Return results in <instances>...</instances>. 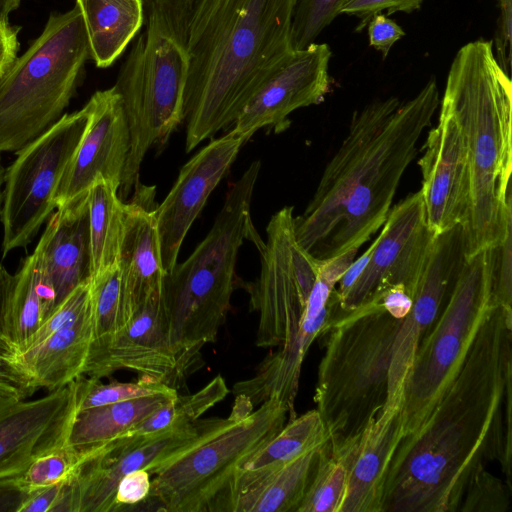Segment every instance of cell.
Wrapping results in <instances>:
<instances>
[{"mask_svg": "<svg viewBox=\"0 0 512 512\" xmlns=\"http://www.w3.org/2000/svg\"><path fill=\"white\" fill-rule=\"evenodd\" d=\"M260 168L259 160L252 162L231 183L206 237L164 277L162 298L181 378L200 349L216 340L226 319L235 286L237 257L244 240H251L258 250L264 243L250 212Z\"/></svg>", "mask_w": 512, "mask_h": 512, "instance_id": "cell-5", "label": "cell"}, {"mask_svg": "<svg viewBox=\"0 0 512 512\" xmlns=\"http://www.w3.org/2000/svg\"><path fill=\"white\" fill-rule=\"evenodd\" d=\"M14 277L10 316L12 336L19 353L46 318L39 290V264L35 249L22 261Z\"/></svg>", "mask_w": 512, "mask_h": 512, "instance_id": "cell-35", "label": "cell"}, {"mask_svg": "<svg viewBox=\"0 0 512 512\" xmlns=\"http://www.w3.org/2000/svg\"><path fill=\"white\" fill-rule=\"evenodd\" d=\"M84 459L68 443L38 457L19 477L22 489L30 494L67 479Z\"/></svg>", "mask_w": 512, "mask_h": 512, "instance_id": "cell-38", "label": "cell"}, {"mask_svg": "<svg viewBox=\"0 0 512 512\" xmlns=\"http://www.w3.org/2000/svg\"><path fill=\"white\" fill-rule=\"evenodd\" d=\"M67 491V479L29 494L19 512H59Z\"/></svg>", "mask_w": 512, "mask_h": 512, "instance_id": "cell-47", "label": "cell"}, {"mask_svg": "<svg viewBox=\"0 0 512 512\" xmlns=\"http://www.w3.org/2000/svg\"><path fill=\"white\" fill-rule=\"evenodd\" d=\"M93 341L85 375L97 378L116 336L126 327L118 264L91 277Z\"/></svg>", "mask_w": 512, "mask_h": 512, "instance_id": "cell-32", "label": "cell"}, {"mask_svg": "<svg viewBox=\"0 0 512 512\" xmlns=\"http://www.w3.org/2000/svg\"><path fill=\"white\" fill-rule=\"evenodd\" d=\"M233 420L150 473V495L166 512L224 511L238 468L290 420V410L271 396L245 417Z\"/></svg>", "mask_w": 512, "mask_h": 512, "instance_id": "cell-10", "label": "cell"}, {"mask_svg": "<svg viewBox=\"0 0 512 512\" xmlns=\"http://www.w3.org/2000/svg\"><path fill=\"white\" fill-rule=\"evenodd\" d=\"M93 341L90 306L71 325L17 354V362L37 389L48 392L85 375Z\"/></svg>", "mask_w": 512, "mask_h": 512, "instance_id": "cell-26", "label": "cell"}, {"mask_svg": "<svg viewBox=\"0 0 512 512\" xmlns=\"http://www.w3.org/2000/svg\"><path fill=\"white\" fill-rule=\"evenodd\" d=\"M35 250L47 318L77 286L91 279L87 194L50 215Z\"/></svg>", "mask_w": 512, "mask_h": 512, "instance_id": "cell-21", "label": "cell"}, {"mask_svg": "<svg viewBox=\"0 0 512 512\" xmlns=\"http://www.w3.org/2000/svg\"><path fill=\"white\" fill-rule=\"evenodd\" d=\"M499 16L495 30V58L503 71L511 75L512 63V0H497Z\"/></svg>", "mask_w": 512, "mask_h": 512, "instance_id": "cell-45", "label": "cell"}, {"mask_svg": "<svg viewBox=\"0 0 512 512\" xmlns=\"http://www.w3.org/2000/svg\"><path fill=\"white\" fill-rule=\"evenodd\" d=\"M89 58L78 8L51 13L0 77V153L18 151L64 115Z\"/></svg>", "mask_w": 512, "mask_h": 512, "instance_id": "cell-8", "label": "cell"}, {"mask_svg": "<svg viewBox=\"0 0 512 512\" xmlns=\"http://www.w3.org/2000/svg\"><path fill=\"white\" fill-rule=\"evenodd\" d=\"M298 0H196L183 96L186 152L238 115L293 51Z\"/></svg>", "mask_w": 512, "mask_h": 512, "instance_id": "cell-3", "label": "cell"}, {"mask_svg": "<svg viewBox=\"0 0 512 512\" xmlns=\"http://www.w3.org/2000/svg\"><path fill=\"white\" fill-rule=\"evenodd\" d=\"M82 376L35 400L0 396V480L21 476L35 459L67 443Z\"/></svg>", "mask_w": 512, "mask_h": 512, "instance_id": "cell-15", "label": "cell"}, {"mask_svg": "<svg viewBox=\"0 0 512 512\" xmlns=\"http://www.w3.org/2000/svg\"><path fill=\"white\" fill-rule=\"evenodd\" d=\"M402 320L383 308L378 295L344 314L323 334L325 352L314 402L331 444L360 436L384 408Z\"/></svg>", "mask_w": 512, "mask_h": 512, "instance_id": "cell-7", "label": "cell"}, {"mask_svg": "<svg viewBox=\"0 0 512 512\" xmlns=\"http://www.w3.org/2000/svg\"><path fill=\"white\" fill-rule=\"evenodd\" d=\"M175 388L162 382L141 377L137 382H110L82 376L79 410L169 392Z\"/></svg>", "mask_w": 512, "mask_h": 512, "instance_id": "cell-37", "label": "cell"}, {"mask_svg": "<svg viewBox=\"0 0 512 512\" xmlns=\"http://www.w3.org/2000/svg\"><path fill=\"white\" fill-rule=\"evenodd\" d=\"M119 187L97 180L87 193L91 250V277L118 264L125 230L126 203Z\"/></svg>", "mask_w": 512, "mask_h": 512, "instance_id": "cell-31", "label": "cell"}, {"mask_svg": "<svg viewBox=\"0 0 512 512\" xmlns=\"http://www.w3.org/2000/svg\"><path fill=\"white\" fill-rule=\"evenodd\" d=\"M491 303L512 311V227L495 247Z\"/></svg>", "mask_w": 512, "mask_h": 512, "instance_id": "cell-42", "label": "cell"}, {"mask_svg": "<svg viewBox=\"0 0 512 512\" xmlns=\"http://www.w3.org/2000/svg\"><path fill=\"white\" fill-rule=\"evenodd\" d=\"M228 393L224 378L218 375L196 393L178 394L119 437H152L193 423Z\"/></svg>", "mask_w": 512, "mask_h": 512, "instance_id": "cell-34", "label": "cell"}, {"mask_svg": "<svg viewBox=\"0 0 512 512\" xmlns=\"http://www.w3.org/2000/svg\"><path fill=\"white\" fill-rule=\"evenodd\" d=\"M178 395L176 389L150 396L78 410L67 443L86 457L118 438Z\"/></svg>", "mask_w": 512, "mask_h": 512, "instance_id": "cell-30", "label": "cell"}, {"mask_svg": "<svg viewBox=\"0 0 512 512\" xmlns=\"http://www.w3.org/2000/svg\"><path fill=\"white\" fill-rule=\"evenodd\" d=\"M85 105L88 122L56 189V209L87 194L99 179L121 184L130 149L121 98L113 86L96 91Z\"/></svg>", "mask_w": 512, "mask_h": 512, "instance_id": "cell-18", "label": "cell"}, {"mask_svg": "<svg viewBox=\"0 0 512 512\" xmlns=\"http://www.w3.org/2000/svg\"><path fill=\"white\" fill-rule=\"evenodd\" d=\"M22 0H0V21L9 22V15L18 9Z\"/></svg>", "mask_w": 512, "mask_h": 512, "instance_id": "cell-51", "label": "cell"}, {"mask_svg": "<svg viewBox=\"0 0 512 512\" xmlns=\"http://www.w3.org/2000/svg\"><path fill=\"white\" fill-rule=\"evenodd\" d=\"M418 165L428 228L438 235L462 225L469 202V166L462 131L452 113L441 105L438 123L427 135Z\"/></svg>", "mask_w": 512, "mask_h": 512, "instance_id": "cell-20", "label": "cell"}, {"mask_svg": "<svg viewBox=\"0 0 512 512\" xmlns=\"http://www.w3.org/2000/svg\"><path fill=\"white\" fill-rule=\"evenodd\" d=\"M4 168L2 166L1 156H0V219L2 213V204H3V183H4Z\"/></svg>", "mask_w": 512, "mask_h": 512, "instance_id": "cell-52", "label": "cell"}, {"mask_svg": "<svg viewBox=\"0 0 512 512\" xmlns=\"http://www.w3.org/2000/svg\"><path fill=\"white\" fill-rule=\"evenodd\" d=\"M436 235L428 228L420 190L391 207L370 259L339 299L336 320L394 285L412 298Z\"/></svg>", "mask_w": 512, "mask_h": 512, "instance_id": "cell-14", "label": "cell"}, {"mask_svg": "<svg viewBox=\"0 0 512 512\" xmlns=\"http://www.w3.org/2000/svg\"><path fill=\"white\" fill-rule=\"evenodd\" d=\"M228 418L198 419L152 437H118L89 453L67 478L59 512H116L120 479L135 470L149 472L229 424Z\"/></svg>", "mask_w": 512, "mask_h": 512, "instance_id": "cell-13", "label": "cell"}, {"mask_svg": "<svg viewBox=\"0 0 512 512\" xmlns=\"http://www.w3.org/2000/svg\"><path fill=\"white\" fill-rule=\"evenodd\" d=\"M331 55L326 43L293 50L245 105L231 131L248 141L261 128L286 130L293 111L324 100L330 87Z\"/></svg>", "mask_w": 512, "mask_h": 512, "instance_id": "cell-17", "label": "cell"}, {"mask_svg": "<svg viewBox=\"0 0 512 512\" xmlns=\"http://www.w3.org/2000/svg\"><path fill=\"white\" fill-rule=\"evenodd\" d=\"M348 0H298L291 27L293 50L303 49L340 15Z\"/></svg>", "mask_w": 512, "mask_h": 512, "instance_id": "cell-40", "label": "cell"}, {"mask_svg": "<svg viewBox=\"0 0 512 512\" xmlns=\"http://www.w3.org/2000/svg\"><path fill=\"white\" fill-rule=\"evenodd\" d=\"M19 477L0 480V512H19L29 496L20 486Z\"/></svg>", "mask_w": 512, "mask_h": 512, "instance_id": "cell-50", "label": "cell"}, {"mask_svg": "<svg viewBox=\"0 0 512 512\" xmlns=\"http://www.w3.org/2000/svg\"><path fill=\"white\" fill-rule=\"evenodd\" d=\"M440 104L434 78L403 103L390 96L356 110L303 213L299 245L326 261L359 249L384 224L417 144Z\"/></svg>", "mask_w": 512, "mask_h": 512, "instance_id": "cell-2", "label": "cell"}, {"mask_svg": "<svg viewBox=\"0 0 512 512\" xmlns=\"http://www.w3.org/2000/svg\"><path fill=\"white\" fill-rule=\"evenodd\" d=\"M465 262L462 225L435 236L412 297L411 310L402 320L396 337L386 404L403 403L416 349L447 302Z\"/></svg>", "mask_w": 512, "mask_h": 512, "instance_id": "cell-16", "label": "cell"}, {"mask_svg": "<svg viewBox=\"0 0 512 512\" xmlns=\"http://www.w3.org/2000/svg\"><path fill=\"white\" fill-rule=\"evenodd\" d=\"M98 68L110 67L144 24L143 0H75Z\"/></svg>", "mask_w": 512, "mask_h": 512, "instance_id": "cell-28", "label": "cell"}, {"mask_svg": "<svg viewBox=\"0 0 512 512\" xmlns=\"http://www.w3.org/2000/svg\"><path fill=\"white\" fill-rule=\"evenodd\" d=\"M120 369L134 371L175 389L181 380L162 292L152 295L116 336L97 378Z\"/></svg>", "mask_w": 512, "mask_h": 512, "instance_id": "cell-23", "label": "cell"}, {"mask_svg": "<svg viewBox=\"0 0 512 512\" xmlns=\"http://www.w3.org/2000/svg\"><path fill=\"white\" fill-rule=\"evenodd\" d=\"M495 247L466 259L450 296L421 339L401 407L402 439L413 436L460 370L491 306Z\"/></svg>", "mask_w": 512, "mask_h": 512, "instance_id": "cell-9", "label": "cell"}, {"mask_svg": "<svg viewBox=\"0 0 512 512\" xmlns=\"http://www.w3.org/2000/svg\"><path fill=\"white\" fill-rule=\"evenodd\" d=\"M338 304L335 288L323 309L306 305L294 337L275 353L268 355L258 365L253 377L235 383V395L245 396L254 407L276 396L289 408L290 419L294 418V403L303 360L314 340L325 332Z\"/></svg>", "mask_w": 512, "mask_h": 512, "instance_id": "cell-24", "label": "cell"}, {"mask_svg": "<svg viewBox=\"0 0 512 512\" xmlns=\"http://www.w3.org/2000/svg\"><path fill=\"white\" fill-rule=\"evenodd\" d=\"M441 105L464 136L470 177L462 224L466 259L504 240L512 227V83L492 40L477 39L456 53Z\"/></svg>", "mask_w": 512, "mask_h": 512, "instance_id": "cell-4", "label": "cell"}, {"mask_svg": "<svg viewBox=\"0 0 512 512\" xmlns=\"http://www.w3.org/2000/svg\"><path fill=\"white\" fill-rule=\"evenodd\" d=\"M195 1L143 0L145 31L132 45L114 85L130 134L118 190L121 199L139 182L146 152L155 144H165L183 122L189 26Z\"/></svg>", "mask_w": 512, "mask_h": 512, "instance_id": "cell-6", "label": "cell"}, {"mask_svg": "<svg viewBox=\"0 0 512 512\" xmlns=\"http://www.w3.org/2000/svg\"><path fill=\"white\" fill-rule=\"evenodd\" d=\"M512 311L492 305L466 358L424 424L400 441L382 512H455L484 458L511 480Z\"/></svg>", "mask_w": 512, "mask_h": 512, "instance_id": "cell-1", "label": "cell"}, {"mask_svg": "<svg viewBox=\"0 0 512 512\" xmlns=\"http://www.w3.org/2000/svg\"><path fill=\"white\" fill-rule=\"evenodd\" d=\"M126 203L125 230L118 266L121 273L126 326L154 294L162 292L163 266L156 224L154 188L137 183Z\"/></svg>", "mask_w": 512, "mask_h": 512, "instance_id": "cell-22", "label": "cell"}, {"mask_svg": "<svg viewBox=\"0 0 512 512\" xmlns=\"http://www.w3.org/2000/svg\"><path fill=\"white\" fill-rule=\"evenodd\" d=\"M424 0H348L340 14L354 16L360 20L356 31H361L376 14L386 10V15L396 12L411 13L418 10Z\"/></svg>", "mask_w": 512, "mask_h": 512, "instance_id": "cell-43", "label": "cell"}, {"mask_svg": "<svg viewBox=\"0 0 512 512\" xmlns=\"http://www.w3.org/2000/svg\"><path fill=\"white\" fill-rule=\"evenodd\" d=\"M245 139L231 130L211 140L180 170L166 198L155 209L166 273L177 263L182 242L208 197L228 173Z\"/></svg>", "mask_w": 512, "mask_h": 512, "instance_id": "cell-19", "label": "cell"}, {"mask_svg": "<svg viewBox=\"0 0 512 512\" xmlns=\"http://www.w3.org/2000/svg\"><path fill=\"white\" fill-rule=\"evenodd\" d=\"M511 489L490 473L483 463L471 473L458 508L462 512H507Z\"/></svg>", "mask_w": 512, "mask_h": 512, "instance_id": "cell-39", "label": "cell"}, {"mask_svg": "<svg viewBox=\"0 0 512 512\" xmlns=\"http://www.w3.org/2000/svg\"><path fill=\"white\" fill-rule=\"evenodd\" d=\"M330 440L305 452L236 497L232 512H297Z\"/></svg>", "mask_w": 512, "mask_h": 512, "instance_id": "cell-29", "label": "cell"}, {"mask_svg": "<svg viewBox=\"0 0 512 512\" xmlns=\"http://www.w3.org/2000/svg\"><path fill=\"white\" fill-rule=\"evenodd\" d=\"M369 45L380 51L385 59L392 46L404 35V30L386 14L378 13L368 22Z\"/></svg>", "mask_w": 512, "mask_h": 512, "instance_id": "cell-46", "label": "cell"}, {"mask_svg": "<svg viewBox=\"0 0 512 512\" xmlns=\"http://www.w3.org/2000/svg\"><path fill=\"white\" fill-rule=\"evenodd\" d=\"M151 481V473L147 469L135 470L124 475L116 488V512L132 509V506L147 500L151 491Z\"/></svg>", "mask_w": 512, "mask_h": 512, "instance_id": "cell-44", "label": "cell"}, {"mask_svg": "<svg viewBox=\"0 0 512 512\" xmlns=\"http://www.w3.org/2000/svg\"><path fill=\"white\" fill-rule=\"evenodd\" d=\"M91 304V279L77 286L45 319L30 337L24 351L33 347L53 333L71 325Z\"/></svg>", "mask_w": 512, "mask_h": 512, "instance_id": "cell-41", "label": "cell"}, {"mask_svg": "<svg viewBox=\"0 0 512 512\" xmlns=\"http://www.w3.org/2000/svg\"><path fill=\"white\" fill-rule=\"evenodd\" d=\"M88 109L65 113L16 151L4 170L2 257L26 247L56 210L54 195L83 136Z\"/></svg>", "mask_w": 512, "mask_h": 512, "instance_id": "cell-11", "label": "cell"}, {"mask_svg": "<svg viewBox=\"0 0 512 512\" xmlns=\"http://www.w3.org/2000/svg\"><path fill=\"white\" fill-rule=\"evenodd\" d=\"M401 407L385 405L361 434L339 512H382L389 465L402 439Z\"/></svg>", "mask_w": 512, "mask_h": 512, "instance_id": "cell-25", "label": "cell"}, {"mask_svg": "<svg viewBox=\"0 0 512 512\" xmlns=\"http://www.w3.org/2000/svg\"><path fill=\"white\" fill-rule=\"evenodd\" d=\"M330 440L328 430L316 409L295 416L237 470L227 495L224 511H231L241 493L305 452Z\"/></svg>", "mask_w": 512, "mask_h": 512, "instance_id": "cell-27", "label": "cell"}, {"mask_svg": "<svg viewBox=\"0 0 512 512\" xmlns=\"http://www.w3.org/2000/svg\"><path fill=\"white\" fill-rule=\"evenodd\" d=\"M360 438L329 444L297 512H339Z\"/></svg>", "mask_w": 512, "mask_h": 512, "instance_id": "cell-33", "label": "cell"}, {"mask_svg": "<svg viewBox=\"0 0 512 512\" xmlns=\"http://www.w3.org/2000/svg\"><path fill=\"white\" fill-rule=\"evenodd\" d=\"M14 283V275L0 263V396L27 399L38 389L17 362L10 316Z\"/></svg>", "mask_w": 512, "mask_h": 512, "instance_id": "cell-36", "label": "cell"}, {"mask_svg": "<svg viewBox=\"0 0 512 512\" xmlns=\"http://www.w3.org/2000/svg\"><path fill=\"white\" fill-rule=\"evenodd\" d=\"M266 234L267 241L259 249L260 275L249 284L248 292L251 310L259 315L256 345L272 348L294 337L321 261L299 245L291 206L271 217Z\"/></svg>", "mask_w": 512, "mask_h": 512, "instance_id": "cell-12", "label": "cell"}, {"mask_svg": "<svg viewBox=\"0 0 512 512\" xmlns=\"http://www.w3.org/2000/svg\"><path fill=\"white\" fill-rule=\"evenodd\" d=\"M20 27L0 21V77L17 59L20 48L18 34Z\"/></svg>", "mask_w": 512, "mask_h": 512, "instance_id": "cell-48", "label": "cell"}, {"mask_svg": "<svg viewBox=\"0 0 512 512\" xmlns=\"http://www.w3.org/2000/svg\"><path fill=\"white\" fill-rule=\"evenodd\" d=\"M383 308L394 318L404 319L412 307V298L403 285H394L381 293Z\"/></svg>", "mask_w": 512, "mask_h": 512, "instance_id": "cell-49", "label": "cell"}]
</instances>
